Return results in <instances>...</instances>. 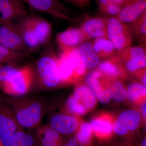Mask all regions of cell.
<instances>
[{"label":"cell","mask_w":146,"mask_h":146,"mask_svg":"<svg viewBox=\"0 0 146 146\" xmlns=\"http://www.w3.org/2000/svg\"><path fill=\"white\" fill-rule=\"evenodd\" d=\"M11 108L16 120L23 128L33 129L39 126L46 111L43 102L36 98H2Z\"/></svg>","instance_id":"cell-1"},{"label":"cell","mask_w":146,"mask_h":146,"mask_svg":"<svg viewBox=\"0 0 146 146\" xmlns=\"http://www.w3.org/2000/svg\"><path fill=\"white\" fill-rule=\"evenodd\" d=\"M57 57L51 48H46L37 59L35 68H33V81L36 80L46 88H54L61 83Z\"/></svg>","instance_id":"cell-2"},{"label":"cell","mask_w":146,"mask_h":146,"mask_svg":"<svg viewBox=\"0 0 146 146\" xmlns=\"http://www.w3.org/2000/svg\"><path fill=\"white\" fill-rule=\"evenodd\" d=\"M107 19L108 39L114 46L117 53L131 46L133 37L129 26L116 16Z\"/></svg>","instance_id":"cell-3"},{"label":"cell","mask_w":146,"mask_h":146,"mask_svg":"<svg viewBox=\"0 0 146 146\" xmlns=\"http://www.w3.org/2000/svg\"><path fill=\"white\" fill-rule=\"evenodd\" d=\"M33 80L32 67L25 65L19 68L18 71L0 87L7 95L20 96L28 92Z\"/></svg>","instance_id":"cell-4"},{"label":"cell","mask_w":146,"mask_h":146,"mask_svg":"<svg viewBox=\"0 0 146 146\" xmlns=\"http://www.w3.org/2000/svg\"><path fill=\"white\" fill-rule=\"evenodd\" d=\"M122 68L130 72L145 68L146 66V48L144 46H130L123 51L117 53L112 57Z\"/></svg>","instance_id":"cell-5"},{"label":"cell","mask_w":146,"mask_h":146,"mask_svg":"<svg viewBox=\"0 0 146 146\" xmlns=\"http://www.w3.org/2000/svg\"><path fill=\"white\" fill-rule=\"evenodd\" d=\"M23 128L10 106L0 100V141L3 145L8 146L13 135Z\"/></svg>","instance_id":"cell-6"},{"label":"cell","mask_w":146,"mask_h":146,"mask_svg":"<svg viewBox=\"0 0 146 146\" xmlns=\"http://www.w3.org/2000/svg\"><path fill=\"white\" fill-rule=\"evenodd\" d=\"M0 45L13 50L29 54L18 25L14 22L0 25Z\"/></svg>","instance_id":"cell-7"},{"label":"cell","mask_w":146,"mask_h":146,"mask_svg":"<svg viewBox=\"0 0 146 146\" xmlns=\"http://www.w3.org/2000/svg\"><path fill=\"white\" fill-rule=\"evenodd\" d=\"M26 2L32 10L65 21H76L71 16L68 7L59 0H26Z\"/></svg>","instance_id":"cell-8"},{"label":"cell","mask_w":146,"mask_h":146,"mask_svg":"<svg viewBox=\"0 0 146 146\" xmlns=\"http://www.w3.org/2000/svg\"><path fill=\"white\" fill-rule=\"evenodd\" d=\"M79 28L89 39L108 38L107 17L86 15Z\"/></svg>","instance_id":"cell-9"},{"label":"cell","mask_w":146,"mask_h":146,"mask_svg":"<svg viewBox=\"0 0 146 146\" xmlns=\"http://www.w3.org/2000/svg\"><path fill=\"white\" fill-rule=\"evenodd\" d=\"M23 3L20 0H0V25L28 15Z\"/></svg>","instance_id":"cell-10"},{"label":"cell","mask_w":146,"mask_h":146,"mask_svg":"<svg viewBox=\"0 0 146 146\" xmlns=\"http://www.w3.org/2000/svg\"><path fill=\"white\" fill-rule=\"evenodd\" d=\"M141 115L135 110H128L122 112L118 117L113 129L119 136L127 134L129 131L136 130L139 126Z\"/></svg>","instance_id":"cell-11"},{"label":"cell","mask_w":146,"mask_h":146,"mask_svg":"<svg viewBox=\"0 0 146 146\" xmlns=\"http://www.w3.org/2000/svg\"><path fill=\"white\" fill-rule=\"evenodd\" d=\"M89 40L80 28H70L58 33L56 36V42L61 51L78 47Z\"/></svg>","instance_id":"cell-12"},{"label":"cell","mask_w":146,"mask_h":146,"mask_svg":"<svg viewBox=\"0 0 146 146\" xmlns=\"http://www.w3.org/2000/svg\"><path fill=\"white\" fill-rule=\"evenodd\" d=\"M146 11V0H127L116 16L121 22L130 23Z\"/></svg>","instance_id":"cell-13"},{"label":"cell","mask_w":146,"mask_h":146,"mask_svg":"<svg viewBox=\"0 0 146 146\" xmlns=\"http://www.w3.org/2000/svg\"><path fill=\"white\" fill-rule=\"evenodd\" d=\"M49 126L60 134L69 135L76 130L78 121L74 116L57 114L51 118Z\"/></svg>","instance_id":"cell-14"},{"label":"cell","mask_w":146,"mask_h":146,"mask_svg":"<svg viewBox=\"0 0 146 146\" xmlns=\"http://www.w3.org/2000/svg\"><path fill=\"white\" fill-rule=\"evenodd\" d=\"M28 15L20 20V22L17 24L29 53L36 51L41 46L32 26Z\"/></svg>","instance_id":"cell-15"},{"label":"cell","mask_w":146,"mask_h":146,"mask_svg":"<svg viewBox=\"0 0 146 146\" xmlns=\"http://www.w3.org/2000/svg\"><path fill=\"white\" fill-rule=\"evenodd\" d=\"M33 30L41 46L46 45L51 36L52 27L49 22L36 15H29Z\"/></svg>","instance_id":"cell-16"},{"label":"cell","mask_w":146,"mask_h":146,"mask_svg":"<svg viewBox=\"0 0 146 146\" xmlns=\"http://www.w3.org/2000/svg\"><path fill=\"white\" fill-rule=\"evenodd\" d=\"M57 62L61 83H70L77 80L72 64L65 50L61 51L58 56Z\"/></svg>","instance_id":"cell-17"},{"label":"cell","mask_w":146,"mask_h":146,"mask_svg":"<svg viewBox=\"0 0 146 146\" xmlns=\"http://www.w3.org/2000/svg\"><path fill=\"white\" fill-rule=\"evenodd\" d=\"M36 137L40 146H63L64 145L60 133L49 125L39 128Z\"/></svg>","instance_id":"cell-18"},{"label":"cell","mask_w":146,"mask_h":146,"mask_svg":"<svg viewBox=\"0 0 146 146\" xmlns=\"http://www.w3.org/2000/svg\"><path fill=\"white\" fill-rule=\"evenodd\" d=\"M79 52L86 69L95 68L100 63V58L95 52L91 42H86L78 47Z\"/></svg>","instance_id":"cell-19"},{"label":"cell","mask_w":146,"mask_h":146,"mask_svg":"<svg viewBox=\"0 0 146 146\" xmlns=\"http://www.w3.org/2000/svg\"><path fill=\"white\" fill-rule=\"evenodd\" d=\"M95 52L100 58H111L117 52L111 42L107 38H96L92 43Z\"/></svg>","instance_id":"cell-20"},{"label":"cell","mask_w":146,"mask_h":146,"mask_svg":"<svg viewBox=\"0 0 146 146\" xmlns=\"http://www.w3.org/2000/svg\"><path fill=\"white\" fill-rule=\"evenodd\" d=\"M74 96L86 109L94 107L96 103V97L89 87L80 86L76 89Z\"/></svg>","instance_id":"cell-21"},{"label":"cell","mask_w":146,"mask_h":146,"mask_svg":"<svg viewBox=\"0 0 146 146\" xmlns=\"http://www.w3.org/2000/svg\"><path fill=\"white\" fill-rule=\"evenodd\" d=\"M98 70L104 76L111 79L123 76L122 70L113 57L99 63Z\"/></svg>","instance_id":"cell-22"},{"label":"cell","mask_w":146,"mask_h":146,"mask_svg":"<svg viewBox=\"0 0 146 146\" xmlns=\"http://www.w3.org/2000/svg\"><path fill=\"white\" fill-rule=\"evenodd\" d=\"M63 50H65L68 53V56L74 67L76 78L78 79L85 74L86 68L80 54L78 47H74Z\"/></svg>","instance_id":"cell-23"},{"label":"cell","mask_w":146,"mask_h":146,"mask_svg":"<svg viewBox=\"0 0 146 146\" xmlns=\"http://www.w3.org/2000/svg\"><path fill=\"white\" fill-rule=\"evenodd\" d=\"M29 54L27 53L16 51L0 45V64L16 63L24 59Z\"/></svg>","instance_id":"cell-24"},{"label":"cell","mask_w":146,"mask_h":146,"mask_svg":"<svg viewBox=\"0 0 146 146\" xmlns=\"http://www.w3.org/2000/svg\"><path fill=\"white\" fill-rule=\"evenodd\" d=\"M132 31L133 38L136 37L142 44L146 43V11L129 25Z\"/></svg>","instance_id":"cell-25"},{"label":"cell","mask_w":146,"mask_h":146,"mask_svg":"<svg viewBox=\"0 0 146 146\" xmlns=\"http://www.w3.org/2000/svg\"><path fill=\"white\" fill-rule=\"evenodd\" d=\"M8 146H40L36 137L21 130L13 135Z\"/></svg>","instance_id":"cell-26"},{"label":"cell","mask_w":146,"mask_h":146,"mask_svg":"<svg viewBox=\"0 0 146 146\" xmlns=\"http://www.w3.org/2000/svg\"><path fill=\"white\" fill-rule=\"evenodd\" d=\"M91 125L92 130L100 138L108 137L113 130L112 123L105 119L94 120L91 123Z\"/></svg>","instance_id":"cell-27"},{"label":"cell","mask_w":146,"mask_h":146,"mask_svg":"<svg viewBox=\"0 0 146 146\" xmlns=\"http://www.w3.org/2000/svg\"><path fill=\"white\" fill-rule=\"evenodd\" d=\"M103 76L98 70H95L89 74L86 78V83L96 98L102 89L100 80Z\"/></svg>","instance_id":"cell-28"},{"label":"cell","mask_w":146,"mask_h":146,"mask_svg":"<svg viewBox=\"0 0 146 146\" xmlns=\"http://www.w3.org/2000/svg\"><path fill=\"white\" fill-rule=\"evenodd\" d=\"M146 95V86L140 84L132 83L128 87L127 97L131 101H138L145 97Z\"/></svg>","instance_id":"cell-29"},{"label":"cell","mask_w":146,"mask_h":146,"mask_svg":"<svg viewBox=\"0 0 146 146\" xmlns=\"http://www.w3.org/2000/svg\"><path fill=\"white\" fill-rule=\"evenodd\" d=\"M112 99L117 103L123 102L127 97V92L121 82L116 80L108 89Z\"/></svg>","instance_id":"cell-30"},{"label":"cell","mask_w":146,"mask_h":146,"mask_svg":"<svg viewBox=\"0 0 146 146\" xmlns=\"http://www.w3.org/2000/svg\"><path fill=\"white\" fill-rule=\"evenodd\" d=\"M92 131L90 124L86 122L82 123L79 130L76 134V138L78 142L83 145L89 143L91 140Z\"/></svg>","instance_id":"cell-31"},{"label":"cell","mask_w":146,"mask_h":146,"mask_svg":"<svg viewBox=\"0 0 146 146\" xmlns=\"http://www.w3.org/2000/svg\"><path fill=\"white\" fill-rule=\"evenodd\" d=\"M19 68L12 64H0V87L16 73Z\"/></svg>","instance_id":"cell-32"},{"label":"cell","mask_w":146,"mask_h":146,"mask_svg":"<svg viewBox=\"0 0 146 146\" xmlns=\"http://www.w3.org/2000/svg\"><path fill=\"white\" fill-rule=\"evenodd\" d=\"M122 7L112 3L102 8L98 9V12L100 16L103 17H115L119 13Z\"/></svg>","instance_id":"cell-33"},{"label":"cell","mask_w":146,"mask_h":146,"mask_svg":"<svg viewBox=\"0 0 146 146\" xmlns=\"http://www.w3.org/2000/svg\"><path fill=\"white\" fill-rule=\"evenodd\" d=\"M67 106L69 110L73 114L83 115L86 113V108L74 96L69 98L67 102Z\"/></svg>","instance_id":"cell-34"},{"label":"cell","mask_w":146,"mask_h":146,"mask_svg":"<svg viewBox=\"0 0 146 146\" xmlns=\"http://www.w3.org/2000/svg\"><path fill=\"white\" fill-rule=\"evenodd\" d=\"M99 101L103 104H108L112 99L108 89L102 91L98 97Z\"/></svg>","instance_id":"cell-35"},{"label":"cell","mask_w":146,"mask_h":146,"mask_svg":"<svg viewBox=\"0 0 146 146\" xmlns=\"http://www.w3.org/2000/svg\"><path fill=\"white\" fill-rule=\"evenodd\" d=\"M68 3L77 7L78 8L83 9L89 6L91 0H65Z\"/></svg>","instance_id":"cell-36"},{"label":"cell","mask_w":146,"mask_h":146,"mask_svg":"<svg viewBox=\"0 0 146 146\" xmlns=\"http://www.w3.org/2000/svg\"><path fill=\"white\" fill-rule=\"evenodd\" d=\"M96 2L98 7V9L102 8L105 6L112 3L111 0H96Z\"/></svg>","instance_id":"cell-37"},{"label":"cell","mask_w":146,"mask_h":146,"mask_svg":"<svg viewBox=\"0 0 146 146\" xmlns=\"http://www.w3.org/2000/svg\"><path fill=\"white\" fill-rule=\"evenodd\" d=\"M78 141L76 137L72 138L63 146H77Z\"/></svg>","instance_id":"cell-38"},{"label":"cell","mask_w":146,"mask_h":146,"mask_svg":"<svg viewBox=\"0 0 146 146\" xmlns=\"http://www.w3.org/2000/svg\"><path fill=\"white\" fill-rule=\"evenodd\" d=\"M111 1L113 3L122 7L125 3L127 0H111Z\"/></svg>","instance_id":"cell-39"},{"label":"cell","mask_w":146,"mask_h":146,"mask_svg":"<svg viewBox=\"0 0 146 146\" xmlns=\"http://www.w3.org/2000/svg\"><path fill=\"white\" fill-rule=\"evenodd\" d=\"M146 103H144L143 105L142 106V108H141V111H142V115H143V117L144 118H146Z\"/></svg>","instance_id":"cell-40"},{"label":"cell","mask_w":146,"mask_h":146,"mask_svg":"<svg viewBox=\"0 0 146 146\" xmlns=\"http://www.w3.org/2000/svg\"><path fill=\"white\" fill-rule=\"evenodd\" d=\"M141 146H146V138H145L143 140L141 144Z\"/></svg>","instance_id":"cell-41"},{"label":"cell","mask_w":146,"mask_h":146,"mask_svg":"<svg viewBox=\"0 0 146 146\" xmlns=\"http://www.w3.org/2000/svg\"><path fill=\"white\" fill-rule=\"evenodd\" d=\"M0 146H3V145L2 143L1 142V141H0Z\"/></svg>","instance_id":"cell-42"},{"label":"cell","mask_w":146,"mask_h":146,"mask_svg":"<svg viewBox=\"0 0 146 146\" xmlns=\"http://www.w3.org/2000/svg\"><path fill=\"white\" fill-rule=\"evenodd\" d=\"M20 1H22L23 2H25L26 0H20Z\"/></svg>","instance_id":"cell-43"}]
</instances>
